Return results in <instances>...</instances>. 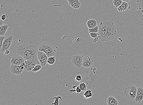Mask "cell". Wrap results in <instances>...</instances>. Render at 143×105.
Returning <instances> with one entry per match:
<instances>
[{
	"label": "cell",
	"mask_w": 143,
	"mask_h": 105,
	"mask_svg": "<svg viewBox=\"0 0 143 105\" xmlns=\"http://www.w3.org/2000/svg\"><path fill=\"white\" fill-rule=\"evenodd\" d=\"M10 71L13 74L20 75L24 70V67L21 65L11 64L10 67Z\"/></svg>",
	"instance_id": "9c48e42d"
},
{
	"label": "cell",
	"mask_w": 143,
	"mask_h": 105,
	"mask_svg": "<svg viewBox=\"0 0 143 105\" xmlns=\"http://www.w3.org/2000/svg\"><path fill=\"white\" fill-rule=\"evenodd\" d=\"M83 57V55L78 54L73 55L71 60V62L75 67L77 68H80L82 66Z\"/></svg>",
	"instance_id": "8992f818"
},
{
	"label": "cell",
	"mask_w": 143,
	"mask_h": 105,
	"mask_svg": "<svg viewBox=\"0 0 143 105\" xmlns=\"http://www.w3.org/2000/svg\"><path fill=\"white\" fill-rule=\"evenodd\" d=\"M93 62L94 61L92 58L89 56H85L83 58L82 66L86 68H89L92 66Z\"/></svg>",
	"instance_id": "30bf717a"
},
{
	"label": "cell",
	"mask_w": 143,
	"mask_h": 105,
	"mask_svg": "<svg viewBox=\"0 0 143 105\" xmlns=\"http://www.w3.org/2000/svg\"><path fill=\"white\" fill-rule=\"evenodd\" d=\"M107 102L108 105H116L119 104L118 100L112 96L108 97Z\"/></svg>",
	"instance_id": "4fadbf2b"
},
{
	"label": "cell",
	"mask_w": 143,
	"mask_h": 105,
	"mask_svg": "<svg viewBox=\"0 0 143 105\" xmlns=\"http://www.w3.org/2000/svg\"><path fill=\"white\" fill-rule=\"evenodd\" d=\"M39 50L45 52L48 58L55 57L56 52V48L50 43L43 42L38 46Z\"/></svg>",
	"instance_id": "277c9868"
},
{
	"label": "cell",
	"mask_w": 143,
	"mask_h": 105,
	"mask_svg": "<svg viewBox=\"0 0 143 105\" xmlns=\"http://www.w3.org/2000/svg\"><path fill=\"white\" fill-rule=\"evenodd\" d=\"M25 61L23 57L18 54H14L12 56L10 62L11 64L20 65L22 63L24 62Z\"/></svg>",
	"instance_id": "52a82bcc"
},
{
	"label": "cell",
	"mask_w": 143,
	"mask_h": 105,
	"mask_svg": "<svg viewBox=\"0 0 143 105\" xmlns=\"http://www.w3.org/2000/svg\"><path fill=\"white\" fill-rule=\"evenodd\" d=\"M135 102L138 103L143 102V96L136 95V96L134 100Z\"/></svg>",
	"instance_id": "ffe728a7"
},
{
	"label": "cell",
	"mask_w": 143,
	"mask_h": 105,
	"mask_svg": "<svg viewBox=\"0 0 143 105\" xmlns=\"http://www.w3.org/2000/svg\"><path fill=\"white\" fill-rule=\"evenodd\" d=\"M99 39V35L98 36L96 37V38L94 39V40L93 41V42L94 43L96 42Z\"/></svg>",
	"instance_id": "836d02e7"
},
{
	"label": "cell",
	"mask_w": 143,
	"mask_h": 105,
	"mask_svg": "<svg viewBox=\"0 0 143 105\" xmlns=\"http://www.w3.org/2000/svg\"><path fill=\"white\" fill-rule=\"evenodd\" d=\"M56 61L55 57H52L48 58L47 63L50 65H52L54 64Z\"/></svg>",
	"instance_id": "44dd1931"
},
{
	"label": "cell",
	"mask_w": 143,
	"mask_h": 105,
	"mask_svg": "<svg viewBox=\"0 0 143 105\" xmlns=\"http://www.w3.org/2000/svg\"><path fill=\"white\" fill-rule=\"evenodd\" d=\"M15 39L14 35H8L6 36L3 40L2 46L0 50L1 53H4L7 50L10 51L16 45Z\"/></svg>",
	"instance_id": "3957f363"
},
{
	"label": "cell",
	"mask_w": 143,
	"mask_h": 105,
	"mask_svg": "<svg viewBox=\"0 0 143 105\" xmlns=\"http://www.w3.org/2000/svg\"><path fill=\"white\" fill-rule=\"evenodd\" d=\"M137 95L143 96V88L142 87L137 88Z\"/></svg>",
	"instance_id": "484cf974"
},
{
	"label": "cell",
	"mask_w": 143,
	"mask_h": 105,
	"mask_svg": "<svg viewBox=\"0 0 143 105\" xmlns=\"http://www.w3.org/2000/svg\"><path fill=\"white\" fill-rule=\"evenodd\" d=\"M89 33H98L99 31V27L98 26L93 28L89 29H88Z\"/></svg>",
	"instance_id": "4316f807"
},
{
	"label": "cell",
	"mask_w": 143,
	"mask_h": 105,
	"mask_svg": "<svg viewBox=\"0 0 143 105\" xmlns=\"http://www.w3.org/2000/svg\"><path fill=\"white\" fill-rule=\"evenodd\" d=\"M75 1V0H67L69 4V5L71 3H72L73 2H74Z\"/></svg>",
	"instance_id": "e575fe53"
},
{
	"label": "cell",
	"mask_w": 143,
	"mask_h": 105,
	"mask_svg": "<svg viewBox=\"0 0 143 105\" xmlns=\"http://www.w3.org/2000/svg\"><path fill=\"white\" fill-rule=\"evenodd\" d=\"M122 1L123 2H125L128 3L130 1V0H122Z\"/></svg>",
	"instance_id": "8d00e7d4"
},
{
	"label": "cell",
	"mask_w": 143,
	"mask_h": 105,
	"mask_svg": "<svg viewBox=\"0 0 143 105\" xmlns=\"http://www.w3.org/2000/svg\"><path fill=\"white\" fill-rule=\"evenodd\" d=\"M77 86L76 85H74L72 86V88L73 89H75L77 87Z\"/></svg>",
	"instance_id": "74e56055"
},
{
	"label": "cell",
	"mask_w": 143,
	"mask_h": 105,
	"mask_svg": "<svg viewBox=\"0 0 143 105\" xmlns=\"http://www.w3.org/2000/svg\"><path fill=\"white\" fill-rule=\"evenodd\" d=\"M6 36H0V50H1L2 46L3 40H4V39L5 38Z\"/></svg>",
	"instance_id": "f1b7e54d"
},
{
	"label": "cell",
	"mask_w": 143,
	"mask_h": 105,
	"mask_svg": "<svg viewBox=\"0 0 143 105\" xmlns=\"http://www.w3.org/2000/svg\"><path fill=\"white\" fill-rule=\"evenodd\" d=\"M76 92L77 94H80L81 92V90L80 89V87L79 86H77V87L76 88Z\"/></svg>",
	"instance_id": "4dcf8cb0"
},
{
	"label": "cell",
	"mask_w": 143,
	"mask_h": 105,
	"mask_svg": "<svg viewBox=\"0 0 143 105\" xmlns=\"http://www.w3.org/2000/svg\"><path fill=\"white\" fill-rule=\"evenodd\" d=\"M86 25L89 29L93 28L98 26L97 21L93 19L88 20L86 23Z\"/></svg>",
	"instance_id": "5bb4252c"
},
{
	"label": "cell",
	"mask_w": 143,
	"mask_h": 105,
	"mask_svg": "<svg viewBox=\"0 0 143 105\" xmlns=\"http://www.w3.org/2000/svg\"><path fill=\"white\" fill-rule=\"evenodd\" d=\"M89 34L90 37L92 38L95 39L99 35L98 33H90Z\"/></svg>",
	"instance_id": "83f0119b"
},
{
	"label": "cell",
	"mask_w": 143,
	"mask_h": 105,
	"mask_svg": "<svg viewBox=\"0 0 143 105\" xmlns=\"http://www.w3.org/2000/svg\"><path fill=\"white\" fill-rule=\"evenodd\" d=\"M84 96L86 99H88L91 97L93 96L92 93V91L91 90H86L84 92L83 94Z\"/></svg>",
	"instance_id": "ac0fdd59"
},
{
	"label": "cell",
	"mask_w": 143,
	"mask_h": 105,
	"mask_svg": "<svg viewBox=\"0 0 143 105\" xmlns=\"http://www.w3.org/2000/svg\"><path fill=\"white\" fill-rule=\"evenodd\" d=\"M7 15L6 14H3L2 15L1 17V20L3 21L5 20L6 18Z\"/></svg>",
	"instance_id": "1f68e13d"
},
{
	"label": "cell",
	"mask_w": 143,
	"mask_h": 105,
	"mask_svg": "<svg viewBox=\"0 0 143 105\" xmlns=\"http://www.w3.org/2000/svg\"><path fill=\"white\" fill-rule=\"evenodd\" d=\"M123 2L122 0H113V4L115 7L118 8L121 4Z\"/></svg>",
	"instance_id": "d6986e66"
},
{
	"label": "cell",
	"mask_w": 143,
	"mask_h": 105,
	"mask_svg": "<svg viewBox=\"0 0 143 105\" xmlns=\"http://www.w3.org/2000/svg\"><path fill=\"white\" fill-rule=\"evenodd\" d=\"M25 65H34L35 66L38 64H40L38 59H30L25 61Z\"/></svg>",
	"instance_id": "7c38bea8"
},
{
	"label": "cell",
	"mask_w": 143,
	"mask_h": 105,
	"mask_svg": "<svg viewBox=\"0 0 143 105\" xmlns=\"http://www.w3.org/2000/svg\"><path fill=\"white\" fill-rule=\"evenodd\" d=\"M82 76L80 75H78L75 78V80L77 82H79L81 81L82 80Z\"/></svg>",
	"instance_id": "f546056e"
},
{
	"label": "cell",
	"mask_w": 143,
	"mask_h": 105,
	"mask_svg": "<svg viewBox=\"0 0 143 105\" xmlns=\"http://www.w3.org/2000/svg\"><path fill=\"white\" fill-rule=\"evenodd\" d=\"M137 88L134 85L128 86L125 88L124 94L126 97L129 100H134L137 93Z\"/></svg>",
	"instance_id": "5b68a950"
},
{
	"label": "cell",
	"mask_w": 143,
	"mask_h": 105,
	"mask_svg": "<svg viewBox=\"0 0 143 105\" xmlns=\"http://www.w3.org/2000/svg\"><path fill=\"white\" fill-rule=\"evenodd\" d=\"M9 25L7 24H4L0 27V35L4 36L7 30L8 29Z\"/></svg>",
	"instance_id": "9a60e30c"
},
{
	"label": "cell",
	"mask_w": 143,
	"mask_h": 105,
	"mask_svg": "<svg viewBox=\"0 0 143 105\" xmlns=\"http://www.w3.org/2000/svg\"><path fill=\"white\" fill-rule=\"evenodd\" d=\"M80 87V88L82 91H86L87 90V86L86 85V84L84 82H81L80 85H79Z\"/></svg>",
	"instance_id": "603a6c76"
},
{
	"label": "cell",
	"mask_w": 143,
	"mask_h": 105,
	"mask_svg": "<svg viewBox=\"0 0 143 105\" xmlns=\"http://www.w3.org/2000/svg\"><path fill=\"white\" fill-rule=\"evenodd\" d=\"M70 5L75 9H78L80 8L81 6V4L79 0H75L73 2L71 3Z\"/></svg>",
	"instance_id": "2e32d148"
},
{
	"label": "cell",
	"mask_w": 143,
	"mask_h": 105,
	"mask_svg": "<svg viewBox=\"0 0 143 105\" xmlns=\"http://www.w3.org/2000/svg\"><path fill=\"white\" fill-rule=\"evenodd\" d=\"M38 47L36 45L24 44L20 45L17 49V53L23 57L25 60L30 59H38Z\"/></svg>",
	"instance_id": "7a4b0ae2"
},
{
	"label": "cell",
	"mask_w": 143,
	"mask_h": 105,
	"mask_svg": "<svg viewBox=\"0 0 143 105\" xmlns=\"http://www.w3.org/2000/svg\"><path fill=\"white\" fill-rule=\"evenodd\" d=\"M53 99H55V101L54 102L52 103V105H58L59 104V99H61V101H62V97L60 96H55L53 97Z\"/></svg>",
	"instance_id": "7402d4cb"
},
{
	"label": "cell",
	"mask_w": 143,
	"mask_h": 105,
	"mask_svg": "<svg viewBox=\"0 0 143 105\" xmlns=\"http://www.w3.org/2000/svg\"><path fill=\"white\" fill-rule=\"evenodd\" d=\"M129 7H130V5H129L128 3L123 2L121 4L119 7L117 8V10L120 12H124L128 9H130Z\"/></svg>",
	"instance_id": "8fae6325"
},
{
	"label": "cell",
	"mask_w": 143,
	"mask_h": 105,
	"mask_svg": "<svg viewBox=\"0 0 143 105\" xmlns=\"http://www.w3.org/2000/svg\"><path fill=\"white\" fill-rule=\"evenodd\" d=\"M9 53H10V51L7 50L4 52V54L5 55H8Z\"/></svg>",
	"instance_id": "d590c367"
},
{
	"label": "cell",
	"mask_w": 143,
	"mask_h": 105,
	"mask_svg": "<svg viewBox=\"0 0 143 105\" xmlns=\"http://www.w3.org/2000/svg\"><path fill=\"white\" fill-rule=\"evenodd\" d=\"M42 66L40 64H38L35 65L34 67L31 71L34 72H36L42 69Z\"/></svg>",
	"instance_id": "d4e9b609"
},
{
	"label": "cell",
	"mask_w": 143,
	"mask_h": 105,
	"mask_svg": "<svg viewBox=\"0 0 143 105\" xmlns=\"http://www.w3.org/2000/svg\"><path fill=\"white\" fill-rule=\"evenodd\" d=\"M99 39L103 42H108L115 39L118 34L117 29L109 21L102 22L98 25Z\"/></svg>",
	"instance_id": "6da1fadb"
},
{
	"label": "cell",
	"mask_w": 143,
	"mask_h": 105,
	"mask_svg": "<svg viewBox=\"0 0 143 105\" xmlns=\"http://www.w3.org/2000/svg\"><path fill=\"white\" fill-rule=\"evenodd\" d=\"M69 92L71 93H74L76 92V89H71L69 90Z\"/></svg>",
	"instance_id": "d6a6232c"
},
{
	"label": "cell",
	"mask_w": 143,
	"mask_h": 105,
	"mask_svg": "<svg viewBox=\"0 0 143 105\" xmlns=\"http://www.w3.org/2000/svg\"><path fill=\"white\" fill-rule=\"evenodd\" d=\"M137 5L138 6V9L140 10L143 13V0H137Z\"/></svg>",
	"instance_id": "e0dca14e"
},
{
	"label": "cell",
	"mask_w": 143,
	"mask_h": 105,
	"mask_svg": "<svg viewBox=\"0 0 143 105\" xmlns=\"http://www.w3.org/2000/svg\"><path fill=\"white\" fill-rule=\"evenodd\" d=\"M35 66L34 65H25L24 66V70L26 72H30L34 69Z\"/></svg>",
	"instance_id": "cb8c5ba5"
},
{
	"label": "cell",
	"mask_w": 143,
	"mask_h": 105,
	"mask_svg": "<svg viewBox=\"0 0 143 105\" xmlns=\"http://www.w3.org/2000/svg\"><path fill=\"white\" fill-rule=\"evenodd\" d=\"M37 57L40 63V65L43 67H44L47 63L48 58L46 54L44 52L39 50L38 52Z\"/></svg>",
	"instance_id": "ba28073f"
}]
</instances>
